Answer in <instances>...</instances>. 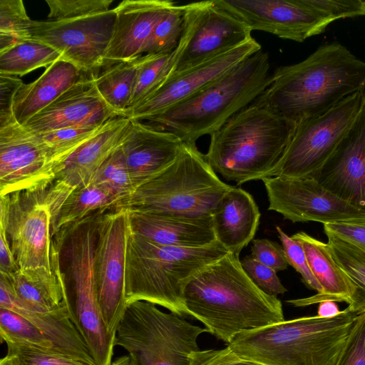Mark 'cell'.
<instances>
[{
	"instance_id": "19",
	"label": "cell",
	"mask_w": 365,
	"mask_h": 365,
	"mask_svg": "<svg viewBox=\"0 0 365 365\" xmlns=\"http://www.w3.org/2000/svg\"><path fill=\"white\" fill-rule=\"evenodd\" d=\"M93 73L83 76L24 125L36 133L76 126H101L118 117L95 86Z\"/></svg>"
},
{
	"instance_id": "50",
	"label": "cell",
	"mask_w": 365,
	"mask_h": 365,
	"mask_svg": "<svg viewBox=\"0 0 365 365\" xmlns=\"http://www.w3.org/2000/svg\"><path fill=\"white\" fill-rule=\"evenodd\" d=\"M341 312L336 302L325 300L319 302L317 316L322 318H330L338 315Z\"/></svg>"
},
{
	"instance_id": "22",
	"label": "cell",
	"mask_w": 365,
	"mask_h": 365,
	"mask_svg": "<svg viewBox=\"0 0 365 365\" xmlns=\"http://www.w3.org/2000/svg\"><path fill=\"white\" fill-rule=\"evenodd\" d=\"M0 308L11 310L29 320L51 341L58 353L98 365L76 324L71 307L51 312L36 310L20 300L6 279L0 275Z\"/></svg>"
},
{
	"instance_id": "31",
	"label": "cell",
	"mask_w": 365,
	"mask_h": 365,
	"mask_svg": "<svg viewBox=\"0 0 365 365\" xmlns=\"http://www.w3.org/2000/svg\"><path fill=\"white\" fill-rule=\"evenodd\" d=\"M103 125L70 127L38 133L47 152L48 171L53 181L71 156L93 137Z\"/></svg>"
},
{
	"instance_id": "53",
	"label": "cell",
	"mask_w": 365,
	"mask_h": 365,
	"mask_svg": "<svg viewBox=\"0 0 365 365\" xmlns=\"http://www.w3.org/2000/svg\"><path fill=\"white\" fill-rule=\"evenodd\" d=\"M364 11H365V1H364Z\"/></svg>"
},
{
	"instance_id": "5",
	"label": "cell",
	"mask_w": 365,
	"mask_h": 365,
	"mask_svg": "<svg viewBox=\"0 0 365 365\" xmlns=\"http://www.w3.org/2000/svg\"><path fill=\"white\" fill-rule=\"evenodd\" d=\"M361 312L304 317L242 332L227 344L237 356L264 365H336Z\"/></svg>"
},
{
	"instance_id": "15",
	"label": "cell",
	"mask_w": 365,
	"mask_h": 365,
	"mask_svg": "<svg viewBox=\"0 0 365 365\" xmlns=\"http://www.w3.org/2000/svg\"><path fill=\"white\" fill-rule=\"evenodd\" d=\"M262 180L268 210L292 222L313 221L324 225L365 217V212L339 198L314 178L267 177Z\"/></svg>"
},
{
	"instance_id": "17",
	"label": "cell",
	"mask_w": 365,
	"mask_h": 365,
	"mask_svg": "<svg viewBox=\"0 0 365 365\" xmlns=\"http://www.w3.org/2000/svg\"><path fill=\"white\" fill-rule=\"evenodd\" d=\"M217 4L246 24L279 38L302 42L324 32L333 21L306 0H216Z\"/></svg>"
},
{
	"instance_id": "46",
	"label": "cell",
	"mask_w": 365,
	"mask_h": 365,
	"mask_svg": "<svg viewBox=\"0 0 365 365\" xmlns=\"http://www.w3.org/2000/svg\"><path fill=\"white\" fill-rule=\"evenodd\" d=\"M23 84L17 76L0 73V127L16 121L14 100Z\"/></svg>"
},
{
	"instance_id": "47",
	"label": "cell",
	"mask_w": 365,
	"mask_h": 365,
	"mask_svg": "<svg viewBox=\"0 0 365 365\" xmlns=\"http://www.w3.org/2000/svg\"><path fill=\"white\" fill-rule=\"evenodd\" d=\"M19 270L5 230L0 228V274H9Z\"/></svg>"
},
{
	"instance_id": "16",
	"label": "cell",
	"mask_w": 365,
	"mask_h": 365,
	"mask_svg": "<svg viewBox=\"0 0 365 365\" xmlns=\"http://www.w3.org/2000/svg\"><path fill=\"white\" fill-rule=\"evenodd\" d=\"M261 49L252 37L203 62L174 72L144 100L129 109L125 117L141 120L156 116L193 96Z\"/></svg>"
},
{
	"instance_id": "35",
	"label": "cell",
	"mask_w": 365,
	"mask_h": 365,
	"mask_svg": "<svg viewBox=\"0 0 365 365\" xmlns=\"http://www.w3.org/2000/svg\"><path fill=\"white\" fill-rule=\"evenodd\" d=\"M91 182L108 191L119 202L133 192L135 188L121 146L101 165Z\"/></svg>"
},
{
	"instance_id": "23",
	"label": "cell",
	"mask_w": 365,
	"mask_h": 365,
	"mask_svg": "<svg viewBox=\"0 0 365 365\" xmlns=\"http://www.w3.org/2000/svg\"><path fill=\"white\" fill-rule=\"evenodd\" d=\"M125 210L130 231L155 243L200 247L217 241L212 215L185 217Z\"/></svg>"
},
{
	"instance_id": "49",
	"label": "cell",
	"mask_w": 365,
	"mask_h": 365,
	"mask_svg": "<svg viewBox=\"0 0 365 365\" xmlns=\"http://www.w3.org/2000/svg\"><path fill=\"white\" fill-rule=\"evenodd\" d=\"M219 349L199 350L193 352L190 358V365H216Z\"/></svg>"
},
{
	"instance_id": "7",
	"label": "cell",
	"mask_w": 365,
	"mask_h": 365,
	"mask_svg": "<svg viewBox=\"0 0 365 365\" xmlns=\"http://www.w3.org/2000/svg\"><path fill=\"white\" fill-rule=\"evenodd\" d=\"M232 186L222 182L196 145L184 143L176 159L115 208L185 217L212 215Z\"/></svg>"
},
{
	"instance_id": "9",
	"label": "cell",
	"mask_w": 365,
	"mask_h": 365,
	"mask_svg": "<svg viewBox=\"0 0 365 365\" xmlns=\"http://www.w3.org/2000/svg\"><path fill=\"white\" fill-rule=\"evenodd\" d=\"M45 188L0 195V228L26 277L60 284L65 277L60 264L53 267L52 213Z\"/></svg>"
},
{
	"instance_id": "37",
	"label": "cell",
	"mask_w": 365,
	"mask_h": 365,
	"mask_svg": "<svg viewBox=\"0 0 365 365\" xmlns=\"http://www.w3.org/2000/svg\"><path fill=\"white\" fill-rule=\"evenodd\" d=\"M183 27L182 5L171 6L155 26L146 43L143 56L170 53L178 46Z\"/></svg>"
},
{
	"instance_id": "40",
	"label": "cell",
	"mask_w": 365,
	"mask_h": 365,
	"mask_svg": "<svg viewBox=\"0 0 365 365\" xmlns=\"http://www.w3.org/2000/svg\"><path fill=\"white\" fill-rule=\"evenodd\" d=\"M279 239L285 251L287 261L295 270L299 272L304 283L310 289L322 294L323 289L313 274L301 244L288 236L279 226H276Z\"/></svg>"
},
{
	"instance_id": "1",
	"label": "cell",
	"mask_w": 365,
	"mask_h": 365,
	"mask_svg": "<svg viewBox=\"0 0 365 365\" xmlns=\"http://www.w3.org/2000/svg\"><path fill=\"white\" fill-rule=\"evenodd\" d=\"M239 255L229 252L201 269L183 289L185 315L227 344L242 332L285 320L281 301L251 280Z\"/></svg>"
},
{
	"instance_id": "29",
	"label": "cell",
	"mask_w": 365,
	"mask_h": 365,
	"mask_svg": "<svg viewBox=\"0 0 365 365\" xmlns=\"http://www.w3.org/2000/svg\"><path fill=\"white\" fill-rule=\"evenodd\" d=\"M140 57L106 66L100 75L93 73L98 93L117 116L125 117L129 108Z\"/></svg>"
},
{
	"instance_id": "13",
	"label": "cell",
	"mask_w": 365,
	"mask_h": 365,
	"mask_svg": "<svg viewBox=\"0 0 365 365\" xmlns=\"http://www.w3.org/2000/svg\"><path fill=\"white\" fill-rule=\"evenodd\" d=\"M115 22V9L68 20L33 21L31 39L57 51L81 72L103 68Z\"/></svg>"
},
{
	"instance_id": "32",
	"label": "cell",
	"mask_w": 365,
	"mask_h": 365,
	"mask_svg": "<svg viewBox=\"0 0 365 365\" xmlns=\"http://www.w3.org/2000/svg\"><path fill=\"white\" fill-rule=\"evenodd\" d=\"M63 59L50 46L30 39L0 53V73L22 76Z\"/></svg>"
},
{
	"instance_id": "10",
	"label": "cell",
	"mask_w": 365,
	"mask_h": 365,
	"mask_svg": "<svg viewBox=\"0 0 365 365\" xmlns=\"http://www.w3.org/2000/svg\"><path fill=\"white\" fill-rule=\"evenodd\" d=\"M101 215H93L66 231L65 252L72 279L74 304L71 307L76 324L98 365H111L114 339L108 333L101 317L94 277L97 220Z\"/></svg>"
},
{
	"instance_id": "14",
	"label": "cell",
	"mask_w": 365,
	"mask_h": 365,
	"mask_svg": "<svg viewBox=\"0 0 365 365\" xmlns=\"http://www.w3.org/2000/svg\"><path fill=\"white\" fill-rule=\"evenodd\" d=\"M182 8L187 39L174 72L203 62L252 38L250 27L220 6L216 0L192 2Z\"/></svg>"
},
{
	"instance_id": "11",
	"label": "cell",
	"mask_w": 365,
	"mask_h": 365,
	"mask_svg": "<svg viewBox=\"0 0 365 365\" xmlns=\"http://www.w3.org/2000/svg\"><path fill=\"white\" fill-rule=\"evenodd\" d=\"M364 89L345 98L325 113L296 123L289 145L270 177L312 178L333 155L354 123L363 103Z\"/></svg>"
},
{
	"instance_id": "42",
	"label": "cell",
	"mask_w": 365,
	"mask_h": 365,
	"mask_svg": "<svg viewBox=\"0 0 365 365\" xmlns=\"http://www.w3.org/2000/svg\"><path fill=\"white\" fill-rule=\"evenodd\" d=\"M336 365H365V311L357 317Z\"/></svg>"
},
{
	"instance_id": "30",
	"label": "cell",
	"mask_w": 365,
	"mask_h": 365,
	"mask_svg": "<svg viewBox=\"0 0 365 365\" xmlns=\"http://www.w3.org/2000/svg\"><path fill=\"white\" fill-rule=\"evenodd\" d=\"M186 39V32L182 27L180 40L173 51L140 57L128 110L144 100L174 72Z\"/></svg>"
},
{
	"instance_id": "26",
	"label": "cell",
	"mask_w": 365,
	"mask_h": 365,
	"mask_svg": "<svg viewBox=\"0 0 365 365\" xmlns=\"http://www.w3.org/2000/svg\"><path fill=\"white\" fill-rule=\"evenodd\" d=\"M304 249L309 267L322 287V294L290 299L287 302L294 307H306L325 300L344 302L350 304L356 287L333 257L328 243L319 241L304 232L292 236Z\"/></svg>"
},
{
	"instance_id": "38",
	"label": "cell",
	"mask_w": 365,
	"mask_h": 365,
	"mask_svg": "<svg viewBox=\"0 0 365 365\" xmlns=\"http://www.w3.org/2000/svg\"><path fill=\"white\" fill-rule=\"evenodd\" d=\"M6 344V356L14 365H91L52 351L12 341Z\"/></svg>"
},
{
	"instance_id": "2",
	"label": "cell",
	"mask_w": 365,
	"mask_h": 365,
	"mask_svg": "<svg viewBox=\"0 0 365 365\" xmlns=\"http://www.w3.org/2000/svg\"><path fill=\"white\" fill-rule=\"evenodd\" d=\"M365 88V61L337 42L299 63L277 68L253 103L297 123L321 115Z\"/></svg>"
},
{
	"instance_id": "43",
	"label": "cell",
	"mask_w": 365,
	"mask_h": 365,
	"mask_svg": "<svg viewBox=\"0 0 365 365\" xmlns=\"http://www.w3.org/2000/svg\"><path fill=\"white\" fill-rule=\"evenodd\" d=\"M251 255L277 272L286 269L289 265L282 245L267 239L253 240Z\"/></svg>"
},
{
	"instance_id": "4",
	"label": "cell",
	"mask_w": 365,
	"mask_h": 365,
	"mask_svg": "<svg viewBox=\"0 0 365 365\" xmlns=\"http://www.w3.org/2000/svg\"><path fill=\"white\" fill-rule=\"evenodd\" d=\"M296 123L254 103L210 135L204 156L215 173L240 185L270 177Z\"/></svg>"
},
{
	"instance_id": "52",
	"label": "cell",
	"mask_w": 365,
	"mask_h": 365,
	"mask_svg": "<svg viewBox=\"0 0 365 365\" xmlns=\"http://www.w3.org/2000/svg\"><path fill=\"white\" fill-rule=\"evenodd\" d=\"M0 365H14L11 360L6 356L1 359Z\"/></svg>"
},
{
	"instance_id": "48",
	"label": "cell",
	"mask_w": 365,
	"mask_h": 365,
	"mask_svg": "<svg viewBox=\"0 0 365 365\" xmlns=\"http://www.w3.org/2000/svg\"><path fill=\"white\" fill-rule=\"evenodd\" d=\"M216 365H264L262 364L242 358L235 354L229 346L220 349Z\"/></svg>"
},
{
	"instance_id": "24",
	"label": "cell",
	"mask_w": 365,
	"mask_h": 365,
	"mask_svg": "<svg viewBox=\"0 0 365 365\" xmlns=\"http://www.w3.org/2000/svg\"><path fill=\"white\" fill-rule=\"evenodd\" d=\"M130 124V119L124 116L107 121L71 156L53 181L55 185L70 194L76 187L91 182L101 165L121 146Z\"/></svg>"
},
{
	"instance_id": "6",
	"label": "cell",
	"mask_w": 365,
	"mask_h": 365,
	"mask_svg": "<svg viewBox=\"0 0 365 365\" xmlns=\"http://www.w3.org/2000/svg\"><path fill=\"white\" fill-rule=\"evenodd\" d=\"M229 252L217 241L200 247L160 245L132 232L128 226L125 269L126 304L145 301L183 316L185 310L182 295L187 281Z\"/></svg>"
},
{
	"instance_id": "33",
	"label": "cell",
	"mask_w": 365,
	"mask_h": 365,
	"mask_svg": "<svg viewBox=\"0 0 365 365\" xmlns=\"http://www.w3.org/2000/svg\"><path fill=\"white\" fill-rule=\"evenodd\" d=\"M324 232L333 257L356 289L346 309L363 312L365 311V250L330 232Z\"/></svg>"
},
{
	"instance_id": "27",
	"label": "cell",
	"mask_w": 365,
	"mask_h": 365,
	"mask_svg": "<svg viewBox=\"0 0 365 365\" xmlns=\"http://www.w3.org/2000/svg\"><path fill=\"white\" fill-rule=\"evenodd\" d=\"M72 63L58 60L46 68L34 81L23 84L16 92L13 110L16 120L24 125L83 76Z\"/></svg>"
},
{
	"instance_id": "18",
	"label": "cell",
	"mask_w": 365,
	"mask_h": 365,
	"mask_svg": "<svg viewBox=\"0 0 365 365\" xmlns=\"http://www.w3.org/2000/svg\"><path fill=\"white\" fill-rule=\"evenodd\" d=\"M312 178L339 198L365 212V89L354 123L333 155Z\"/></svg>"
},
{
	"instance_id": "45",
	"label": "cell",
	"mask_w": 365,
	"mask_h": 365,
	"mask_svg": "<svg viewBox=\"0 0 365 365\" xmlns=\"http://www.w3.org/2000/svg\"><path fill=\"white\" fill-rule=\"evenodd\" d=\"M324 230L365 250V217L324 224Z\"/></svg>"
},
{
	"instance_id": "36",
	"label": "cell",
	"mask_w": 365,
	"mask_h": 365,
	"mask_svg": "<svg viewBox=\"0 0 365 365\" xmlns=\"http://www.w3.org/2000/svg\"><path fill=\"white\" fill-rule=\"evenodd\" d=\"M0 335L5 342L19 343L58 353L38 328L21 315L7 309L0 308Z\"/></svg>"
},
{
	"instance_id": "34",
	"label": "cell",
	"mask_w": 365,
	"mask_h": 365,
	"mask_svg": "<svg viewBox=\"0 0 365 365\" xmlns=\"http://www.w3.org/2000/svg\"><path fill=\"white\" fill-rule=\"evenodd\" d=\"M33 24L21 0H0V52L31 39Z\"/></svg>"
},
{
	"instance_id": "20",
	"label": "cell",
	"mask_w": 365,
	"mask_h": 365,
	"mask_svg": "<svg viewBox=\"0 0 365 365\" xmlns=\"http://www.w3.org/2000/svg\"><path fill=\"white\" fill-rule=\"evenodd\" d=\"M175 4L169 0H124L114 9L115 22L103 68L143 56L153 31Z\"/></svg>"
},
{
	"instance_id": "21",
	"label": "cell",
	"mask_w": 365,
	"mask_h": 365,
	"mask_svg": "<svg viewBox=\"0 0 365 365\" xmlns=\"http://www.w3.org/2000/svg\"><path fill=\"white\" fill-rule=\"evenodd\" d=\"M184 143L175 134L130 120L121 148L135 188L172 163Z\"/></svg>"
},
{
	"instance_id": "51",
	"label": "cell",
	"mask_w": 365,
	"mask_h": 365,
	"mask_svg": "<svg viewBox=\"0 0 365 365\" xmlns=\"http://www.w3.org/2000/svg\"><path fill=\"white\" fill-rule=\"evenodd\" d=\"M111 365H130L128 356H123L112 362Z\"/></svg>"
},
{
	"instance_id": "41",
	"label": "cell",
	"mask_w": 365,
	"mask_h": 365,
	"mask_svg": "<svg viewBox=\"0 0 365 365\" xmlns=\"http://www.w3.org/2000/svg\"><path fill=\"white\" fill-rule=\"evenodd\" d=\"M241 264L251 280L263 292L277 296L287 290L281 283L277 272L260 263L252 255H247L241 260Z\"/></svg>"
},
{
	"instance_id": "28",
	"label": "cell",
	"mask_w": 365,
	"mask_h": 365,
	"mask_svg": "<svg viewBox=\"0 0 365 365\" xmlns=\"http://www.w3.org/2000/svg\"><path fill=\"white\" fill-rule=\"evenodd\" d=\"M119 200L106 190L91 182L76 187L61 203L52 218V234L60 237L87 218L116 207Z\"/></svg>"
},
{
	"instance_id": "44",
	"label": "cell",
	"mask_w": 365,
	"mask_h": 365,
	"mask_svg": "<svg viewBox=\"0 0 365 365\" xmlns=\"http://www.w3.org/2000/svg\"><path fill=\"white\" fill-rule=\"evenodd\" d=\"M307 3L328 16L332 21L344 18L365 15L364 1L361 0H306Z\"/></svg>"
},
{
	"instance_id": "12",
	"label": "cell",
	"mask_w": 365,
	"mask_h": 365,
	"mask_svg": "<svg viewBox=\"0 0 365 365\" xmlns=\"http://www.w3.org/2000/svg\"><path fill=\"white\" fill-rule=\"evenodd\" d=\"M128 232L125 209L114 208L98 217L94 252L95 283L103 323L114 340L127 305L125 269Z\"/></svg>"
},
{
	"instance_id": "25",
	"label": "cell",
	"mask_w": 365,
	"mask_h": 365,
	"mask_svg": "<svg viewBox=\"0 0 365 365\" xmlns=\"http://www.w3.org/2000/svg\"><path fill=\"white\" fill-rule=\"evenodd\" d=\"M260 215L252 196L242 188L232 187L212 215L216 240L230 252L240 255L253 240Z\"/></svg>"
},
{
	"instance_id": "8",
	"label": "cell",
	"mask_w": 365,
	"mask_h": 365,
	"mask_svg": "<svg viewBox=\"0 0 365 365\" xmlns=\"http://www.w3.org/2000/svg\"><path fill=\"white\" fill-rule=\"evenodd\" d=\"M206 331L182 315L135 301L126 305L114 344L127 351L130 365H190V355L200 350L197 339Z\"/></svg>"
},
{
	"instance_id": "39",
	"label": "cell",
	"mask_w": 365,
	"mask_h": 365,
	"mask_svg": "<svg viewBox=\"0 0 365 365\" xmlns=\"http://www.w3.org/2000/svg\"><path fill=\"white\" fill-rule=\"evenodd\" d=\"M50 20L79 19L110 10L113 0H46Z\"/></svg>"
},
{
	"instance_id": "3",
	"label": "cell",
	"mask_w": 365,
	"mask_h": 365,
	"mask_svg": "<svg viewBox=\"0 0 365 365\" xmlns=\"http://www.w3.org/2000/svg\"><path fill=\"white\" fill-rule=\"evenodd\" d=\"M268 53L262 49L193 96L148 118L153 125L196 145L252 104L272 82Z\"/></svg>"
}]
</instances>
